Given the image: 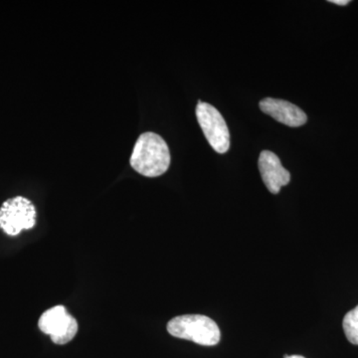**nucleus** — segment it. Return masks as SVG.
Listing matches in <instances>:
<instances>
[{
    "instance_id": "nucleus-1",
    "label": "nucleus",
    "mask_w": 358,
    "mask_h": 358,
    "mask_svg": "<svg viewBox=\"0 0 358 358\" xmlns=\"http://www.w3.org/2000/svg\"><path fill=\"white\" fill-rule=\"evenodd\" d=\"M129 162L134 171L141 176L157 178L169 169L171 152L162 136L148 131L141 134L136 141Z\"/></svg>"
},
{
    "instance_id": "nucleus-2",
    "label": "nucleus",
    "mask_w": 358,
    "mask_h": 358,
    "mask_svg": "<svg viewBox=\"0 0 358 358\" xmlns=\"http://www.w3.org/2000/svg\"><path fill=\"white\" fill-rule=\"evenodd\" d=\"M167 331L174 338L192 341L197 345L213 346L220 341V329L213 320L206 315H179L169 320Z\"/></svg>"
},
{
    "instance_id": "nucleus-3",
    "label": "nucleus",
    "mask_w": 358,
    "mask_h": 358,
    "mask_svg": "<svg viewBox=\"0 0 358 358\" xmlns=\"http://www.w3.org/2000/svg\"><path fill=\"white\" fill-rule=\"evenodd\" d=\"M36 224V209L29 199L16 196L6 200L0 208V228L9 236H17Z\"/></svg>"
},
{
    "instance_id": "nucleus-4",
    "label": "nucleus",
    "mask_w": 358,
    "mask_h": 358,
    "mask_svg": "<svg viewBox=\"0 0 358 358\" xmlns=\"http://www.w3.org/2000/svg\"><path fill=\"white\" fill-rule=\"evenodd\" d=\"M197 121L205 138L215 152L225 154L230 148V134L223 115L208 103L199 101L196 107Z\"/></svg>"
},
{
    "instance_id": "nucleus-5",
    "label": "nucleus",
    "mask_w": 358,
    "mask_h": 358,
    "mask_svg": "<svg viewBox=\"0 0 358 358\" xmlns=\"http://www.w3.org/2000/svg\"><path fill=\"white\" fill-rule=\"evenodd\" d=\"M40 331L50 336L56 345L70 343L78 333V322L64 306H56L42 313L38 322Z\"/></svg>"
},
{
    "instance_id": "nucleus-6",
    "label": "nucleus",
    "mask_w": 358,
    "mask_h": 358,
    "mask_svg": "<svg viewBox=\"0 0 358 358\" xmlns=\"http://www.w3.org/2000/svg\"><path fill=\"white\" fill-rule=\"evenodd\" d=\"M259 171L268 192L278 194L282 186L289 185L291 174L282 166L279 157L270 150H264L259 157Z\"/></svg>"
},
{
    "instance_id": "nucleus-7",
    "label": "nucleus",
    "mask_w": 358,
    "mask_h": 358,
    "mask_svg": "<svg viewBox=\"0 0 358 358\" xmlns=\"http://www.w3.org/2000/svg\"><path fill=\"white\" fill-rule=\"evenodd\" d=\"M259 106L263 113L271 115L275 121L292 128L303 126L308 121L306 113L288 101L266 98L261 101Z\"/></svg>"
},
{
    "instance_id": "nucleus-8",
    "label": "nucleus",
    "mask_w": 358,
    "mask_h": 358,
    "mask_svg": "<svg viewBox=\"0 0 358 358\" xmlns=\"http://www.w3.org/2000/svg\"><path fill=\"white\" fill-rule=\"evenodd\" d=\"M343 327L348 341L352 345H358V306L346 313Z\"/></svg>"
},
{
    "instance_id": "nucleus-9",
    "label": "nucleus",
    "mask_w": 358,
    "mask_h": 358,
    "mask_svg": "<svg viewBox=\"0 0 358 358\" xmlns=\"http://www.w3.org/2000/svg\"><path fill=\"white\" fill-rule=\"evenodd\" d=\"M331 3L336 4V6H345L350 3V0H329Z\"/></svg>"
},
{
    "instance_id": "nucleus-10",
    "label": "nucleus",
    "mask_w": 358,
    "mask_h": 358,
    "mask_svg": "<svg viewBox=\"0 0 358 358\" xmlns=\"http://www.w3.org/2000/svg\"><path fill=\"white\" fill-rule=\"evenodd\" d=\"M285 358H305V357H301V355H291V357H289V355H285Z\"/></svg>"
}]
</instances>
